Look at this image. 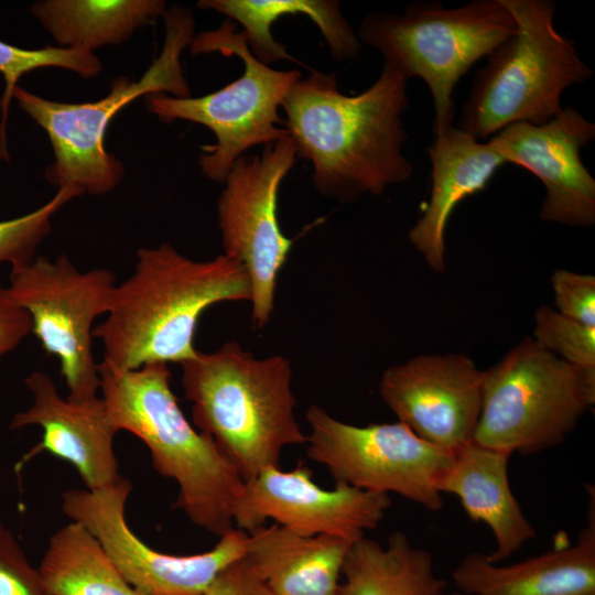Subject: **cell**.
<instances>
[{
  "label": "cell",
  "mask_w": 595,
  "mask_h": 595,
  "mask_svg": "<svg viewBox=\"0 0 595 595\" xmlns=\"http://www.w3.org/2000/svg\"><path fill=\"white\" fill-rule=\"evenodd\" d=\"M101 399L116 432L149 448L153 468L175 480L173 507L196 527L220 537L234 528L232 509L245 482L207 434L196 431L171 389L166 364L122 370L99 364Z\"/></svg>",
  "instance_id": "3957f363"
},
{
  "label": "cell",
  "mask_w": 595,
  "mask_h": 595,
  "mask_svg": "<svg viewBox=\"0 0 595 595\" xmlns=\"http://www.w3.org/2000/svg\"><path fill=\"white\" fill-rule=\"evenodd\" d=\"M378 392L418 436L456 453L474 436L483 370L462 353L420 355L387 368Z\"/></svg>",
  "instance_id": "9a60e30c"
},
{
  "label": "cell",
  "mask_w": 595,
  "mask_h": 595,
  "mask_svg": "<svg viewBox=\"0 0 595 595\" xmlns=\"http://www.w3.org/2000/svg\"><path fill=\"white\" fill-rule=\"evenodd\" d=\"M516 31V20L501 0H474L455 8L432 0L414 1L401 13H369L357 36L380 52L385 66L407 80H424L437 133L453 126V91L461 78Z\"/></svg>",
  "instance_id": "8992f818"
},
{
  "label": "cell",
  "mask_w": 595,
  "mask_h": 595,
  "mask_svg": "<svg viewBox=\"0 0 595 595\" xmlns=\"http://www.w3.org/2000/svg\"><path fill=\"white\" fill-rule=\"evenodd\" d=\"M202 9H210L239 22L251 54L262 64L280 60L294 61L285 46L274 40L271 25L280 17L303 14L309 17L325 39L333 58L350 60L363 46L357 34L334 0H202Z\"/></svg>",
  "instance_id": "7402d4cb"
},
{
  "label": "cell",
  "mask_w": 595,
  "mask_h": 595,
  "mask_svg": "<svg viewBox=\"0 0 595 595\" xmlns=\"http://www.w3.org/2000/svg\"><path fill=\"white\" fill-rule=\"evenodd\" d=\"M194 424L213 439L244 482L280 467L282 450L306 443L294 416L290 361L256 358L238 343L181 364Z\"/></svg>",
  "instance_id": "277c9868"
},
{
  "label": "cell",
  "mask_w": 595,
  "mask_h": 595,
  "mask_svg": "<svg viewBox=\"0 0 595 595\" xmlns=\"http://www.w3.org/2000/svg\"><path fill=\"white\" fill-rule=\"evenodd\" d=\"M30 333L29 313L12 299L7 288L0 285V358L12 351Z\"/></svg>",
  "instance_id": "1f68e13d"
},
{
  "label": "cell",
  "mask_w": 595,
  "mask_h": 595,
  "mask_svg": "<svg viewBox=\"0 0 595 595\" xmlns=\"http://www.w3.org/2000/svg\"><path fill=\"white\" fill-rule=\"evenodd\" d=\"M296 158L290 136L264 145L261 154L240 156L217 202L224 255L248 274L252 321L259 328L273 313L279 273L293 245L280 228L277 208L280 185Z\"/></svg>",
  "instance_id": "7c38bea8"
},
{
  "label": "cell",
  "mask_w": 595,
  "mask_h": 595,
  "mask_svg": "<svg viewBox=\"0 0 595 595\" xmlns=\"http://www.w3.org/2000/svg\"><path fill=\"white\" fill-rule=\"evenodd\" d=\"M441 595H465V594H463V593H450V594H443V593H442Z\"/></svg>",
  "instance_id": "d6a6232c"
},
{
  "label": "cell",
  "mask_w": 595,
  "mask_h": 595,
  "mask_svg": "<svg viewBox=\"0 0 595 595\" xmlns=\"http://www.w3.org/2000/svg\"><path fill=\"white\" fill-rule=\"evenodd\" d=\"M594 138V122L567 107L542 125L511 123L490 140L506 163L524 167L542 182V220L592 227L595 178L582 162L580 151Z\"/></svg>",
  "instance_id": "2e32d148"
},
{
  "label": "cell",
  "mask_w": 595,
  "mask_h": 595,
  "mask_svg": "<svg viewBox=\"0 0 595 595\" xmlns=\"http://www.w3.org/2000/svg\"><path fill=\"white\" fill-rule=\"evenodd\" d=\"M431 190L422 216L409 231L412 246L434 272L445 270V228L464 198L486 188L506 161L490 139L478 141L453 126L435 133L426 149Z\"/></svg>",
  "instance_id": "d6986e66"
},
{
  "label": "cell",
  "mask_w": 595,
  "mask_h": 595,
  "mask_svg": "<svg viewBox=\"0 0 595 595\" xmlns=\"http://www.w3.org/2000/svg\"><path fill=\"white\" fill-rule=\"evenodd\" d=\"M595 403V369L566 363L531 336L483 370V401L473 440L512 454L554 447Z\"/></svg>",
  "instance_id": "ba28073f"
},
{
  "label": "cell",
  "mask_w": 595,
  "mask_h": 595,
  "mask_svg": "<svg viewBox=\"0 0 595 595\" xmlns=\"http://www.w3.org/2000/svg\"><path fill=\"white\" fill-rule=\"evenodd\" d=\"M517 31L486 56L461 110L458 129L478 141L515 122L542 125L562 110L561 97L593 71L554 26L550 0H501Z\"/></svg>",
  "instance_id": "5b68a950"
},
{
  "label": "cell",
  "mask_w": 595,
  "mask_h": 595,
  "mask_svg": "<svg viewBox=\"0 0 595 595\" xmlns=\"http://www.w3.org/2000/svg\"><path fill=\"white\" fill-rule=\"evenodd\" d=\"M133 273L116 285L108 316L94 327L104 360L122 369L183 364L197 355L194 335L214 304L250 301L246 270L225 255L195 261L170 244L141 248Z\"/></svg>",
  "instance_id": "7a4b0ae2"
},
{
  "label": "cell",
  "mask_w": 595,
  "mask_h": 595,
  "mask_svg": "<svg viewBox=\"0 0 595 595\" xmlns=\"http://www.w3.org/2000/svg\"><path fill=\"white\" fill-rule=\"evenodd\" d=\"M132 484L122 477L108 487L71 488L61 508L102 545L125 578L145 595H204L217 574L245 556L247 533L231 528L204 553L172 555L154 550L129 527L126 506Z\"/></svg>",
  "instance_id": "4fadbf2b"
},
{
  "label": "cell",
  "mask_w": 595,
  "mask_h": 595,
  "mask_svg": "<svg viewBox=\"0 0 595 595\" xmlns=\"http://www.w3.org/2000/svg\"><path fill=\"white\" fill-rule=\"evenodd\" d=\"M43 67H61L83 77H93L101 71V63L93 52L88 51L54 46L26 50L0 41V74L6 84L0 99V156L2 159H8L7 120L18 80L25 73Z\"/></svg>",
  "instance_id": "484cf974"
},
{
  "label": "cell",
  "mask_w": 595,
  "mask_h": 595,
  "mask_svg": "<svg viewBox=\"0 0 595 595\" xmlns=\"http://www.w3.org/2000/svg\"><path fill=\"white\" fill-rule=\"evenodd\" d=\"M0 595H53L10 529L0 522Z\"/></svg>",
  "instance_id": "f1b7e54d"
},
{
  "label": "cell",
  "mask_w": 595,
  "mask_h": 595,
  "mask_svg": "<svg viewBox=\"0 0 595 595\" xmlns=\"http://www.w3.org/2000/svg\"><path fill=\"white\" fill-rule=\"evenodd\" d=\"M532 338L566 363L595 369V327L569 318L549 305L534 314Z\"/></svg>",
  "instance_id": "83f0119b"
},
{
  "label": "cell",
  "mask_w": 595,
  "mask_h": 595,
  "mask_svg": "<svg viewBox=\"0 0 595 595\" xmlns=\"http://www.w3.org/2000/svg\"><path fill=\"white\" fill-rule=\"evenodd\" d=\"M115 288L110 270L82 272L65 255L11 267L7 289L29 313L43 349L60 359L69 399L97 397L100 376L93 355V325L109 312Z\"/></svg>",
  "instance_id": "8fae6325"
},
{
  "label": "cell",
  "mask_w": 595,
  "mask_h": 595,
  "mask_svg": "<svg viewBox=\"0 0 595 595\" xmlns=\"http://www.w3.org/2000/svg\"><path fill=\"white\" fill-rule=\"evenodd\" d=\"M407 83L383 66L377 80L354 96L338 90L334 74L316 71L292 86L281 107L285 129L298 158L311 162L322 195L350 203L411 178L413 164L402 153Z\"/></svg>",
  "instance_id": "6da1fadb"
},
{
  "label": "cell",
  "mask_w": 595,
  "mask_h": 595,
  "mask_svg": "<svg viewBox=\"0 0 595 595\" xmlns=\"http://www.w3.org/2000/svg\"><path fill=\"white\" fill-rule=\"evenodd\" d=\"M305 418L306 454L336 483L375 493H394L430 511L443 508L441 487L455 453L418 436L407 424L357 426L311 405Z\"/></svg>",
  "instance_id": "30bf717a"
},
{
  "label": "cell",
  "mask_w": 595,
  "mask_h": 595,
  "mask_svg": "<svg viewBox=\"0 0 595 595\" xmlns=\"http://www.w3.org/2000/svg\"><path fill=\"white\" fill-rule=\"evenodd\" d=\"M299 463L290 472L268 467L245 482L234 504V527L247 533L267 519L298 534L334 536L355 542L376 529L391 506L388 494L336 483L323 489Z\"/></svg>",
  "instance_id": "5bb4252c"
},
{
  "label": "cell",
  "mask_w": 595,
  "mask_h": 595,
  "mask_svg": "<svg viewBox=\"0 0 595 595\" xmlns=\"http://www.w3.org/2000/svg\"><path fill=\"white\" fill-rule=\"evenodd\" d=\"M79 195L82 192L75 186H63L32 213L0 221V263L9 262L13 267L33 260L37 246L51 230L52 217Z\"/></svg>",
  "instance_id": "4316f807"
},
{
  "label": "cell",
  "mask_w": 595,
  "mask_h": 595,
  "mask_svg": "<svg viewBox=\"0 0 595 595\" xmlns=\"http://www.w3.org/2000/svg\"><path fill=\"white\" fill-rule=\"evenodd\" d=\"M510 456L472 440L455 453L441 487L442 494L461 500L470 520L489 527L496 541V549L486 554L491 563L508 559L537 534L510 488Z\"/></svg>",
  "instance_id": "ffe728a7"
},
{
  "label": "cell",
  "mask_w": 595,
  "mask_h": 595,
  "mask_svg": "<svg viewBox=\"0 0 595 595\" xmlns=\"http://www.w3.org/2000/svg\"><path fill=\"white\" fill-rule=\"evenodd\" d=\"M595 490L588 486L586 526L574 544L510 565L467 554L452 577L465 595H595Z\"/></svg>",
  "instance_id": "ac0fdd59"
},
{
  "label": "cell",
  "mask_w": 595,
  "mask_h": 595,
  "mask_svg": "<svg viewBox=\"0 0 595 595\" xmlns=\"http://www.w3.org/2000/svg\"><path fill=\"white\" fill-rule=\"evenodd\" d=\"M342 574L337 595H441L446 586L435 574L432 554L414 548L400 531L387 547L365 537L353 542Z\"/></svg>",
  "instance_id": "603a6c76"
},
{
  "label": "cell",
  "mask_w": 595,
  "mask_h": 595,
  "mask_svg": "<svg viewBox=\"0 0 595 595\" xmlns=\"http://www.w3.org/2000/svg\"><path fill=\"white\" fill-rule=\"evenodd\" d=\"M353 542L298 534L273 523L247 533L245 560L274 595H337Z\"/></svg>",
  "instance_id": "44dd1931"
},
{
  "label": "cell",
  "mask_w": 595,
  "mask_h": 595,
  "mask_svg": "<svg viewBox=\"0 0 595 595\" xmlns=\"http://www.w3.org/2000/svg\"><path fill=\"white\" fill-rule=\"evenodd\" d=\"M236 24L226 20L213 31L193 37V55L219 52L237 55L244 63L239 78L203 97L177 98L150 95L148 108L162 121L187 120L210 129L216 143L202 147L198 164L209 180L224 183L232 164L257 145H267L289 137L279 116L288 93L302 77L295 69L278 71L259 62L250 52Z\"/></svg>",
  "instance_id": "9c48e42d"
},
{
  "label": "cell",
  "mask_w": 595,
  "mask_h": 595,
  "mask_svg": "<svg viewBox=\"0 0 595 595\" xmlns=\"http://www.w3.org/2000/svg\"><path fill=\"white\" fill-rule=\"evenodd\" d=\"M25 385L33 394V402L26 410L14 414L9 428L18 430L36 425L42 429V439L15 463V473L47 452L68 462L88 490L119 482L122 477L113 451L117 432L101 397L85 400L63 398L53 379L42 371L28 376Z\"/></svg>",
  "instance_id": "e0dca14e"
},
{
  "label": "cell",
  "mask_w": 595,
  "mask_h": 595,
  "mask_svg": "<svg viewBox=\"0 0 595 595\" xmlns=\"http://www.w3.org/2000/svg\"><path fill=\"white\" fill-rule=\"evenodd\" d=\"M165 39L160 55L138 80L118 77L104 98L83 104L45 99L19 86L13 91L20 108L47 133L54 163L46 170L50 183L75 186L82 194L100 195L113 190L123 165L105 150V132L115 115L142 95L172 94L187 98L181 54L194 34L192 13L173 7L164 13Z\"/></svg>",
  "instance_id": "52a82bcc"
},
{
  "label": "cell",
  "mask_w": 595,
  "mask_h": 595,
  "mask_svg": "<svg viewBox=\"0 0 595 595\" xmlns=\"http://www.w3.org/2000/svg\"><path fill=\"white\" fill-rule=\"evenodd\" d=\"M204 595H274L245 558L223 569Z\"/></svg>",
  "instance_id": "4dcf8cb0"
},
{
  "label": "cell",
  "mask_w": 595,
  "mask_h": 595,
  "mask_svg": "<svg viewBox=\"0 0 595 595\" xmlns=\"http://www.w3.org/2000/svg\"><path fill=\"white\" fill-rule=\"evenodd\" d=\"M32 13L60 45L93 50L126 41L139 28L166 12L161 0H47L32 6Z\"/></svg>",
  "instance_id": "cb8c5ba5"
},
{
  "label": "cell",
  "mask_w": 595,
  "mask_h": 595,
  "mask_svg": "<svg viewBox=\"0 0 595 595\" xmlns=\"http://www.w3.org/2000/svg\"><path fill=\"white\" fill-rule=\"evenodd\" d=\"M39 571L53 595H145L129 584L98 540L74 521L52 534Z\"/></svg>",
  "instance_id": "d4e9b609"
},
{
  "label": "cell",
  "mask_w": 595,
  "mask_h": 595,
  "mask_svg": "<svg viewBox=\"0 0 595 595\" xmlns=\"http://www.w3.org/2000/svg\"><path fill=\"white\" fill-rule=\"evenodd\" d=\"M556 312L595 327V277L558 269L551 277Z\"/></svg>",
  "instance_id": "f546056e"
}]
</instances>
